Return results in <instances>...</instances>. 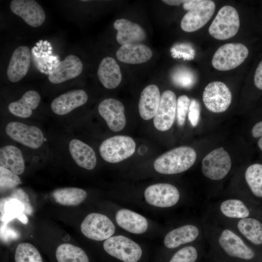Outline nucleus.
Here are the masks:
<instances>
[{
  "instance_id": "obj_1",
  "label": "nucleus",
  "mask_w": 262,
  "mask_h": 262,
  "mask_svg": "<svg viewBox=\"0 0 262 262\" xmlns=\"http://www.w3.org/2000/svg\"><path fill=\"white\" fill-rule=\"evenodd\" d=\"M208 253L218 262H262V253L234 231L202 212Z\"/></svg>"
},
{
  "instance_id": "obj_2",
  "label": "nucleus",
  "mask_w": 262,
  "mask_h": 262,
  "mask_svg": "<svg viewBox=\"0 0 262 262\" xmlns=\"http://www.w3.org/2000/svg\"><path fill=\"white\" fill-rule=\"evenodd\" d=\"M196 153L191 147L181 146L171 149L159 157L154 162V168L159 173L177 174L186 171L195 164Z\"/></svg>"
},
{
  "instance_id": "obj_3",
  "label": "nucleus",
  "mask_w": 262,
  "mask_h": 262,
  "mask_svg": "<svg viewBox=\"0 0 262 262\" xmlns=\"http://www.w3.org/2000/svg\"><path fill=\"white\" fill-rule=\"evenodd\" d=\"M201 215L191 223L179 226L169 231L164 239V246L170 249L205 240Z\"/></svg>"
},
{
  "instance_id": "obj_4",
  "label": "nucleus",
  "mask_w": 262,
  "mask_h": 262,
  "mask_svg": "<svg viewBox=\"0 0 262 262\" xmlns=\"http://www.w3.org/2000/svg\"><path fill=\"white\" fill-rule=\"evenodd\" d=\"M215 220L232 229L248 244L262 253V219L250 217Z\"/></svg>"
},
{
  "instance_id": "obj_5",
  "label": "nucleus",
  "mask_w": 262,
  "mask_h": 262,
  "mask_svg": "<svg viewBox=\"0 0 262 262\" xmlns=\"http://www.w3.org/2000/svg\"><path fill=\"white\" fill-rule=\"evenodd\" d=\"M240 19L236 9L229 5L223 6L209 28L210 34L215 39L227 40L235 36L240 28Z\"/></svg>"
},
{
  "instance_id": "obj_6",
  "label": "nucleus",
  "mask_w": 262,
  "mask_h": 262,
  "mask_svg": "<svg viewBox=\"0 0 262 262\" xmlns=\"http://www.w3.org/2000/svg\"><path fill=\"white\" fill-rule=\"evenodd\" d=\"M232 162L229 153L221 147L208 153L202 160L201 171L203 176L213 181H220L229 173Z\"/></svg>"
},
{
  "instance_id": "obj_7",
  "label": "nucleus",
  "mask_w": 262,
  "mask_h": 262,
  "mask_svg": "<svg viewBox=\"0 0 262 262\" xmlns=\"http://www.w3.org/2000/svg\"><path fill=\"white\" fill-rule=\"evenodd\" d=\"M136 144L128 136L115 135L105 139L99 147L100 156L111 163L120 162L131 156L135 152Z\"/></svg>"
},
{
  "instance_id": "obj_8",
  "label": "nucleus",
  "mask_w": 262,
  "mask_h": 262,
  "mask_svg": "<svg viewBox=\"0 0 262 262\" xmlns=\"http://www.w3.org/2000/svg\"><path fill=\"white\" fill-rule=\"evenodd\" d=\"M248 55V50L244 44L231 43L219 47L213 55L212 64L216 69L228 71L242 64Z\"/></svg>"
},
{
  "instance_id": "obj_9",
  "label": "nucleus",
  "mask_w": 262,
  "mask_h": 262,
  "mask_svg": "<svg viewBox=\"0 0 262 262\" xmlns=\"http://www.w3.org/2000/svg\"><path fill=\"white\" fill-rule=\"evenodd\" d=\"M105 251L124 262H137L141 258V247L131 239L122 235L112 236L105 240Z\"/></svg>"
},
{
  "instance_id": "obj_10",
  "label": "nucleus",
  "mask_w": 262,
  "mask_h": 262,
  "mask_svg": "<svg viewBox=\"0 0 262 262\" xmlns=\"http://www.w3.org/2000/svg\"><path fill=\"white\" fill-rule=\"evenodd\" d=\"M144 197L146 202L150 205L169 208L179 203L181 194L174 185L159 183L148 186L144 191Z\"/></svg>"
},
{
  "instance_id": "obj_11",
  "label": "nucleus",
  "mask_w": 262,
  "mask_h": 262,
  "mask_svg": "<svg viewBox=\"0 0 262 262\" xmlns=\"http://www.w3.org/2000/svg\"><path fill=\"white\" fill-rule=\"evenodd\" d=\"M81 230L87 238L95 241H103L112 237L115 226L107 216L99 213H91L84 219Z\"/></svg>"
},
{
  "instance_id": "obj_12",
  "label": "nucleus",
  "mask_w": 262,
  "mask_h": 262,
  "mask_svg": "<svg viewBox=\"0 0 262 262\" xmlns=\"http://www.w3.org/2000/svg\"><path fill=\"white\" fill-rule=\"evenodd\" d=\"M202 99L209 111L220 113L228 109L231 102L232 95L226 84L220 81H214L205 87Z\"/></svg>"
},
{
  "instance_id": "obj_13",
  "label": "nucleus",
  "mask_w": 262,
  "mask_h": 262,
  "mask_svg": "<svg viewBox=\"0 0 262 262\" xmlns=\"http://www.w3.org/2000/svg\"><path fill=\"white\" fill-rule=\"evenodd\" d=\"M5 131L11 139L31 148H38L44 142L43 133L36 126L12 121L7 124Z\"/></svg>"
},
{
  "instance_id": "obj_14",
  "label": "nucleus",
  "mask_w": 262,
  "mask_h": 262,
  "mask_svg": "<svg viewBox=\"0 0 262 262\" xmlns=\"http://www.w3.org/2000/svg\"><path fill=\"white\" fill-rule=\"evenodd\" d=\"M215 9L214 2L201 0L182 17L180 27L186 32L196 31L203 27L211 19Z\"/></svg>"
},
{
  "instance_id": "obj_15",
  "label": "nucleus",
  "mask_w": 262,
  "mask_h": 262,
  "mask_svg": "<svg viewBox=\"0 0 262 262\" xmlns=\"http://www.w3.org/2000/svg\"><path fill=\"white\" fill-rule=\"evenodd\" d=\"M177 102L176 95L172 91L168 90L163 93L153 118V124L157 130L164 131L171 128L176 114Z\"/></svg>"
},
{
  "instance_id": "obj_16",
  "label": "nucleus",
  "mask_w": 262,
  "mask_h": 262,
  "mask_svg": "<svg viewBox=\"0 0 262 262\" xmlns=\"http://www.w3.org/2000/svg\"><path fill=\"white\" fill-rule=\"evenodd\" d=\"M123 104L117 99L108 98L103 100L98 107L99 115L109 129L115 132L122 130L126 124Z\"/></svg>"
},
{
  "instance_id": "obj_17",
  "label": "nucleus",
  "mask_w": 262,
  "mask_h": 262,
  "mask_svg": "<svg viewBox=\"0 0 262 262\" xmlns=\"http://www.w3.org/2000/svg\"><path fill=\"white\" fill-rule=\"evenodd\" d=\"M12 12L21 17L29 25L38 27L45 21V12L33 0H13L10 4Z\"/></svg>"
},
{
  "instance_id": "obj_18",
  "label": "nucleus",
  "mask_w": 262,
  "mask_h": 262,
  "mask_svg": "<svg viewBox=\"0 0 262 262\" xmlns=\"http://www.w3.org/2000/svg\"><path fill=\"white\" fill-rule=\"evenodd\" d=\"M82 69V63L79 58L74 55H69L64 60L56 64L49 73L48 79L52 83H61L78 77Z\"/></svg>"
},
{
  "instance_id": "obj_19",
  "label": "nucleus",
  "mask_w": 262,
  "mask_h": 262,
  "mask_svg": "<svg viewBox=\"0 0 262 262\" xmlns=\"http://www.w3.org/2000/svg\"><path fill=\"white\" fill-rule=\"evenodd\" d=\"M29 48L25 46L17 48L13 52L7 69L9 80L12 82L20 81L28 72L31 64Z\"/></svg>"
},
{
  "instance_id": "obj_20",
  "label": "nucleus",
  "mask_w": 262,
  "mask_h": 262,
  "mask_svg": "<svg viewBox=\"0 0 262 262\" xmlns=\"http://www.w3.org/2000/svg\"><path fill=\"white\" fill-rule=\"evenodd\" d=\"M87 100L88 96L84 90H73L54 98L51 103V109L57 115H65L84 104Z\"/></svg>"
},
{
  "instance_id": "obj_21",
  "label": "nucleus",
  "mask_w": 262,
  "mask_h": 262,
  "mask_svg": "<svg viewBox=\"0 0 262 262\" xmlns=\"http://www.w3.org/2000/svg\"><path fill=\"white\" fill-rule=\"evenodd\" d=\"M117 31L116 39L122 45L140 43L146 38V33L142 27L135 22L125 18L116 20L113 24Z\"/></svg>"
},
{
  "instance_id": "obj_22",
  "label": "nucleus",
  "mask_w": 262,
  "mask_h": 262,
  "mask_svg": "<svg viewBox=\"0 0 262 262\" xmlns=\"http://www.w3.org/2000/svg\"><path fill=\"white\" fill-rule=\"evenodd\" d=\"M151 49L141 43H134L121 46L116 52L117 59L121 62L138 64L148 61L152 57Z\"/></svg>"
},
{
  "instance_id": "obj_23",
  "label": "nucleus",
  "mask_w": 262,
  "mask_h": 262,
  "mask_svg": "<svg viewBox=\"0 0 262 262\" xmlns=\"http://www.w3.org/2000/svg\"><path fill=\"white\" fill-rule=\"evenodd\" d=\"M70 155L76 164L79 166L92 170L96 165L97 158L92 147L82 141L73 139L68 145Z\"/></svg>"
},
{
  "instance_id": "obj_24",
  "label": "nucleus",
  "mask_w": 262,
  "mask_h": 262,
  "mask_svg": "<svg viewBox=\"0 0 262 262\" xmlns=\"http://www.w3.org/2000/svg\"><path fill=\"white\" fill-rule=\"evenodd\" d=\"M244 177L250 193L246 200L255 205L262 203V164L248 166Z\"/></svg>"
},
{
  "instance_id": "obj_25",
  "label": "nucleus",
  "mask_w": 262,
  "mask_h": 262,
  "mask_svg": "<svg viewBox=\"0 0 262 262\" xmlns=\"http://www.w3.org/2000/svg\"><path fill=\"white\" fill-rule=\"evenodd\" d=\"M98 76L101 84L106 88L112 89L117 87L122 80L120 67L112 57H104L100 63Z\"/></svg>"
},
{
  "instance_id": "obj_26",
  "label": "nucleus",
  "mask_w": 262,
  "mask_h": 262,
  "mask_svg": "<svg viewBox=\"0 0 262 262\" xmlns=\"http://www.w3.org/2000/svg\"><path fill=\"white\" fill-rule=\"evenodd\" d=\"M159 88L155 84L146 86L142 91L139 102V112L141 118L149 120L154 117L160 101Z\"/></svg>"
},
{
  "instance_id": "obj_27",
  "label": "nucleus",
  "mask_w": 262,
  "mask_h": 262,
  "mask_svg": "<svg viewBox=\"0 0 262 262\" xmlns=\"http://www.w3.org/2000/svg\"><path fill=\"white\" fill-rule=\"evenodd\" d=\"M115 220L119 227L133 234L143 233L148 228V222L145 217L128 209L118 210L115 215Z\"/></svg>"
},
{
  "instance_id": "obj_28",
  "label": "nucleus",
  "mask_w": 262,
  "mask_h": 262,
  "mask_svg": "<svg viewBox=\"0 0 262 262\" xmlns=\"http://www.w3.org/2000/svg\"><path fill=\"white\" fill-rule=\"evenodd\" d=\"M40 100L41 97L37 92L29 90L25 92L20 99L10 103L8 110L14 115L28 118L38 107Z\"/></svg>"
},
{
  "instance_id": "obj_29",
  "label": "nucleus",
  "mask_w": 262,
  "mask_h": 262,
  "mask_svg": "<svg viewBox=\"0 0 262 262\" xmlns=\"http://www.w3.org/2000/svg\"><path fill=\"white\" fill-rule=\"evenodd\" d=\"M208 252L205 240L185 246L177 250L168 262H200Z\"/></svg>"
},
{
  "instance_id": "obj_30",
  "label": "nucleus",
  "mask_w": 262,
  "mask_h": 262,
  "mask_svg": "<svg viewBox=\"0 0 262 262\" xmlns=\"http://www.w3.org/2000/svg\"><path fill=\"white\" fill-rule=\"evenodd\" d=\"M0 165L17 175L23 173L25 163L20 150L13 145L1 147L0 149Z\"/></svg>"
},
{
  "instance_id": "obj_31",
  "label": "nucleus",
  "mask_w": 262,
  "mask_h": 262,
  "mask_svg": "<svg viewBox=\"0 0 262 262\" xmlns=\"http://www.w3.org/2000/svg\"><path fill=\"white\" fill-rule=\"evenodd\" d=\"M52 197L55 201L64 206H76L82 203L86 198V192L77 187H66L54 190Z\"/></svg>"
},
{
  "instance_id": "obj_32",
  "label": "nucleus",
  "mask_w": 262,
  "mask_h": 262,
  "mask_svg": "<svg viewBox=\"0 0 262 262\" xmlns=\"http://www.w3.org/2000/svg\"><path fill=\"white\" fill-rule=\"evenodd\" d=\"M55 255L58 262H89L88 256L82 249L68 243L59 245Z\"/></svg>"
},
{
  "instance_id": "obj_33",
  "label": "nucleus",
  "mask_w": 262,
  "mask_h": 262,
  "mask_svg": "<svg viewBox=\"0 0 262 262\" xmlns=\"http://www.w3.org/2000/svg\"><path fill=\"white\" fill-rule=\"evenodd\" d=\"M15 262H43L42 257L33 245L21 243L16 248L15 254Z\"/></svg>"
},
{
  "instance_id": "obj_34",
  "label": "nucleus",
  "mask_w": 262,
  "mask_h": 262,
  "mask_svg": "<svg viewBox=\"0 0 262 262\" xmlns=\"http://www.w3.org/2000/svg\"><path fill=\"white\" fill-rule=\"evenodd\" d=\"M4 209L5 221L18 218L23 223H27V217L23 213L24 211H25V206L24 203L19 199L14 198L8 201L5 204Z\"/></svg>"
},
{
  "instance_id": "obj_35",
  "label": "nucleus",
  "mask_w": 262,
  "mask_h": 262,
  "mask_svg": "<svg viewBox=\"0 0 262 262\" xmlns=\"http://www.w3.org/2000/svg\"><path fill=\"white\" fill-rule=\"evenodd\" d=\"M172 79L175 84L185 88L192 87L196 80L194 73L185 67L176 69L172 74Z\"/></svg>"
},
{
  "instance_id": "obj_36",
  "label": "nucleus",
  "mask_w": 262,
  "mask_h": 262,
  "mask_svg": "<svg viewBox=\"0 0 262 262\" xmlns=\"http://www.w3.org/2000/svg\"><path fill=\"white\" fill-rule=\"evenodd\" d=\"M21 183L17 175L11 170L0 166V186L2 191L15 188Z\"/></svg>"
},
{
  "instance_id": "obj_37",
  "label": "nucleus",
  "mask_w": 262,
  "mask_h": 262,
  "mask_svg": "<svg viewBox=\"0 0 262 262\" xmlns=\"http://www.w3.org/2000/svg\"><path fill=\"white\" fill-rule=\"evenodd\" d=\"M191 100L188 96L181 95L177 99L176 115L178 124L181 126L184 125Z\"/></svg>"
},
{
  "instance_id": "obj_38",
  "label": "nucleus",
  "mask_w": 262,
  "mask_h": 262,
  "mask_svg": "<svg viewBox=\"0 0 262 262\" xmlns=\"http://www.w3.org/2000/svg\"><path fill=\"white\" fill-rule=\"evenodd\" d=\"M188 119L193 127H196L198 123L200 115V106L196 99H192L188 110Z\"/></svg>"
},
{
  "instance_id": "obj_39",
  "label": "nucleus",
  "mask_w": 262,
  "mask_h": 262,
  "mask_svg": "<svg viewBox=\"0 0 262 262\" xmlns=\"http://www.w3.org/2000/svg\"><path fill=\"white\" fill-rule=\"evenodd\" d=\"M255 86L259 89L262 90V60L258 65L254 77Z\"/></svg>"
},
{
  "instance_id": "obj_40",
  "label": "nucleus",
  "mask_w": 262,
  "mask_h": 262,
  "mask_svg": "<svg viewBox=\"0 0 262 262\" xmlns=\"http://www.w3.org/2000/svg\"><path fill=\"white\" fill-rule=\"evenodd\" d=\"M251 134L254 138L262 136V121L257 123L251 130Z\"/></svg>"
},
{
  "instance_id": "obj_41",
  "label": "nucleus",
  "mask_w": 262,
  "mask_h": 262,
  "mask_svg": "<svg viewBox=\"0 0 262 262\" xmlns=\"http://www.w3.org/2000/svg\"><path fill=\"white\" fill-rule=\"evenodd\" d=\"M201 0H185L183 3V8L184 10L189 11L195 7Z\"/></svg>"
},
{
  "instance_id": "obj_42",
  "label": "nucleus",
  "mask_w": 262,
  "mask_h": 262,
  "mask_svg": "<svg viewBox=\"0 0 262 262\" xmlns=\"http://www.w3.org/2000/svg\"><path fill=\"white\" fill-rule=\"evenodd\" d=\"M164 3L171 6L179 5L181 3H183L184 0H163Z\"/></svg>"
},
{
  "instance_id": "obj_43",
  "label": "nucleus",
  "mask_w": 262,
  "mask_h": 262,
  "mask_svg": "<svg viewBox=\"0 0 262 262\" xmlns=\"http://www.w3.org/2000/svg\"><path fill=\"white\" fill-rule=\"evenodd\" d=\"M200 262H218L216 261L207 252L206 255L203 258V259Z\"/></svg>"
},
{
  "instance_id": "obj_44",
  "label": "nucleus",
  "mask_w": 262,
  "mask_h": 262,
  "mask_svg": "<svg viewBox=\"0 0 262 262\" xmlns=\"http://www.w3.org/2000/svg\"><path fill=\"white\" fill-rule=\"evenodd\" d=\"M258 145L259 147L262 151V136H261L260 138L259 139L258 141Z\"/></svg>"
}]
</instances>
